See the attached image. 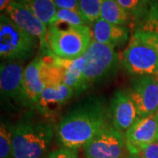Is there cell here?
Wrapping results in <instances>:
<instances>
[{
  "instance_id": "e0dca14e",
  "label": "cell",
  "mask_w": 158,
  "mask_h": 158,
  "mask_svg": "<svg viewBox=\"0 0 158 158\" xmlns=\"http://www.w3.org/2000/svg\"><path fill=\"white\" fill-rule=\"evenodd\" d=\"M100 18L108 23L126 27L129 22L130 14L117 0H102Z\"/></svg>"
},
{
  "instance_id": "83f0119b",
  "label": "cell",
  "mask_w": 158,
  "mask_h": 158,
  "mask_svg": "<svg viewBox=\"0 0 158 158\" xmlns=\"http://www.w3.org/2000/svg\"><path fill=\"white\" fill-rule=\"evenodd\" d=\"M13 1H15V0H0V10H1V12L3 13V11H6V8Z\"/></svg>"
},
{
  "instance_id": "9c48e42d",
  "label": "cell",
  "mask_w": 158,
  "mask_h": 158,
  "mask_svg": "<svg viewBox=\"0 0 158 158\" xmlns=\"http://www.w3.org/2000/svg\"><path fill=\"white\" fill-rule=\"evenodd\" d=\"M128 91L141 118L158 113V77H136Z\"/></svg>"
},
{
  "instance_id": "7c38bea8",
  "label": "cell",
  "mask_w": 158,
  "mask_h": 158,
  "mask_svg": "<svg viewBox=\"0 0 158 158\" xmlns=\"http://www.w3.org/2000/svg\"><path fill=\"white\" fill-rule=\"evenodd\" d=\"M47 60V52L41 53L24 69V87L32 106H34L40 95L48 85V62Z\"/></svg>"
},
{
  "instance_id": "d4e9b609",
  "label": "cell",
  "mask_w": 158,
  "mask_h": 158,
  "mask_svg": "<svg viewBox=\"0 0 158 158\" xmlns=\"http://www.w3.org/2000/svg\"><path fill=\"white\" fill-rule=\"evenodd\" d=\"M137 155L142 158H158V140L141 147Z\"/></svg>"
},
{
  "instance_id": "7402d4cb",
  "label": "cell",
  "mask_w": 158,
  "mask_h": 158,
  "mask_svg": "<svg viewBox=\"0 0 158 158\" xmlns=\"http://www.w3.org/2000/svg\"><path fill=\"white\" fill-rule=\"evenodd\" d=\"M0 157H12V127L1 122L0 128Z\"/></svg>"
},
{
  "instance_id": "603a6c76",
  "label": "cell",
  "mask_w": 158,
  "mask_h": 158,
  "mask_svg": "<svg viewBox=\"0 0 158 158\" xmlns=\"http://www.w3.org/2000/svg\"><path fill=\"white\" fill-rule=\"evenodd\" d=\"M146 17V23L139 29L147 32H158V0H151Z\"/></svg>"
},
{
  "instance_id": "484cf974",
  "label": "cell",
  "mask_w": 158,
  "mask_h": 158,
  "mask_svg": "<svg viewBox=\"0 0 158 158\" xmlns=\"http://www.w3.org/2000/svg\"><path fill=\"white\" fill-rule=\"evenodd\" d=\"M48 158H79L75 149L68 148H61L50 152L48 155Z\"/></svg>"
},
{
  "instance_id": "9a60e30c",
  "label": "cell",
  "mask_w": 158,
  "mask_h": 158,
  "mask_svg": "<svg viewBox=\"0 0 158 158\" xmlns=\"http://www.w3.org/2000/svg\"><path fill=\"white\" fill-rule=\"evenodd\" d=\"M52 63L56 71L57 77L60 83L72 88L75 93H80L85 90L83 85V69L85 65L84 57L67 60L59 58L54 55L52 57Z\"/></svg>"
},
{
  "instance_id": "cb8c5ba5",
  "label": "cell",
  "mask_w": 158,
  "mask_h": 158,
  "mask_svg": "<svg viewBox=\"0 0 158 158\" xmlns=\"http://www.w3.org/2000/svg\"><path fill=\"white\" fill-rule=\"evenodd\" d=\"M135 32L145 42L152 47L158 55V32H147L141 29H137Z\"/></svg>"
},
{
  "instance_id": "8fae6325",
  "label": "cell",
  "mask_w": 158,
  "mask_h": 158,
  "mask_svg": "<svg viewBox=\"0 0 158 158\" xmlns=\"http://www.w3.org/2000/svg\"><path fill=\"white\" fill-rule=\"evenodd\" d=\"M109 110L112 126L122 133L141 118L128 90H118L114 92Z\"/></svg>"
},
{
  "instance_id": "ffe728a7",
  "label": "cell",
  "mask_w": 158,
  "mask_h": 158,
  "mask_svg": "<svg viewBox=\"0 0 158 158\" xmlns=\"http://www.w3.org/2000/svg\"><path fill=\"white\" fill-rule=\"evenodd\" d=\"M102 0H78V11L90 25L100 19Z\"/></svg>"
},
{
  "instance_id": "7a4b0ae2",
  "label": "cell",
  "mask_w": 158,
  "mask_h": 158,
  "mask_svg": "<svg viewBox=\"0 0 158 158\" xmlns=\"http://www.w3.org/2000/svg\"><path fill=\"white\" fill-rule=\"evenodd\" d=\"M55 135L48 122H22L12 127V158H42Z\"/></svg>"
},
{
  "instance_id": "f546056e",
  "label": "cell",
  "mask_w": 158,
  "mask_h": 158,
  "mask_svg": "<svg viewBox=\"0 0 158 158\" xmlns=\"http://www.w3.org/2000/svg\"><path fill=\"white\" fill-rule=\"evenodd\" d=\"M156 115H157V121H158V113H156ZM157 140H158V134H157Z\"/></svg>"
},
{
  "instance_id": "277c9868",
  "label": "cell",
  "mask_w": 158,
  "mask_h": 158,
  "mask_svg": "<svg viewBox=\"0 0 158 158\" xmlns=\"http://www.w3.org/2000/svg\"><path fill=\"white\" fill-rule=\"evenodd\" d=\"M40 48L37 38L19 27L6 13L0 16V56L6 62H25Z\"/></svg>"
},
{
  "instance_id": "6da1fadb",
  "label": "cell",
  "mask_w": 158,
  "mask_h": 158,
  "mask_svg": "<svg viewBox=\"0 0 158 158\" xmlns=\"http://www.w3.org/2000/svg\"><path fill=\"white\" fill-rule=\"evenodd\" d=\"M110 110L101 98H86L75 106L61 119L56 138L63 148H84L102 130L111 126Z\"/></svg>"
},
{
  "instance_id": "5bb4252c",
  "label": "cell",
  "mask_w": 158,
  "mask_h": 158,
  "mask_svg": "<svg viewBox=\"0 0 158 158\" xmlns=\"http://www.w3.org/2000/svg\"><path fill=\"white\" fill-rule=\"evenodd\" d=\"M75 91L62 83L48 85L38 98L34 106L46 116L57 113L63 105L73 97Z\"/></svg>"
},
{
  "instance_id": "ac0fdd59",
  "label": "cell",
  "mask_w": 158,
  "mask_h": 158,
  "mask_svg": "<svg viewBox=\"0 0 158 158\" xmlns=\"http://www.w3.org/2000/svg\"><path fill=\"white\" fill-rule=\"evenodd\" d=\"M26 2L40 21L46 26H49L57 11L54 0H26Z\"/></svg>"
},
{
  "instance_id": "d6986e66",
  "label": "cell",
  "mask_w": 158,
  "mask_h": 158,
  "mask_svg": "<svg viewBox=\"0 0 158 158\" xmlns=\"http://www.w3.org/2000/svg\"><path fill=\"white\" fill-rule=\"evenodd\" d=\"M64 24L72 27L80 26H89L90 24L82 16L79 11L66 10V9H57L56 13L52 19L49 26L51 25H61Z\"/></svg>"
},
{
  "instance_id": "4316f807",
  "label": "cell",
  "mask_w": 158,
  "mask_h": 158,
  "mask_svg": "<svg viewBox=\"0 0 158 158\" xmlns=\"http://www.w3.org/2000/svg\"><path fill=\"white\" fill-rule=\"evenodd\" d=\"M57 9L78 11V0H54Z\"/></svg>"
},
{
  "instance_id": "2e32d148",
  "label": "cell",
  "mask_w": 158,
  "mask_h": 158,
  "mask_svg": "<svg viewBox=\"0 0 158 158\" xmlns=\"http://www.w3.org/2000/svg\"><path fill=\"white\" fill-rule=\"evenodd\" d=\"M91 30L95 41L113 48L124 45L129 39V30L127 27L108 23L102 18L91 25Z\"/></svg>"
},
{
  "instance_id": "30bf717a",
  "label": "cell",
  "mask_w": 158,
  "mask_h": 158,
  "mask_svg": "<svg viewBox=\"0 0 158 158\" xmlns=\"http://www.w3.org/2000/svg\"><path fill=\"white\" fill-rule=\"evenodd\" d=\"M24 69L20 62H2L0 67V89L2 98L14 100L26 106L30 105V102L24 87Z\"/></svg>"
},
{
  "instance_id": "8992f818",
  "label": "cell",
  "mask_w": 158,
  "mask_h": 158,
  "mask_svg": "<svg viewBox=\"0 0 158 158\" xmlns=\"http://www.w3.org/2000/svg\"><path fill=\"white\" fill-rule=\"evenodd\" d=\"M121 62L131 75L158 77V55L156 50L135 33L122 53Z\"/></svg>"
},
{
  "instance_id": "ba28073f",
  "label": "cell",
  "mask_w": 158,
  "mask_h": 158,
  "mask_svg": "<svg viewBox=\"0 0 158 158\" xmlns=\"http://www.w3.org/2000/svg\"><path fill=\"white\" fill-rule=\"evenodd\" d=\"M5 12L19 27L38 39L40 52L50 50L48 42L47 26L35 15L26 0L11 2Z\"/></svg>"
},
{
  "instance_id": "f1b7e54d",
  "label": "cell",
  "mask_w": 158,
  "mask_h": 158,
  "mask_svg": "<svg viewBox=\"0 0 158 158\" xmlns=\"http://www.w3.org/2000/svg\"><path fill=\"white\" fill-rule=\"evenodd\" d=\"M127 158H142L141 156H140L139 155H137V154H129L128 155V156Z\"/></svg>"
},
{
  "instance_id": "4fadbf2b",
  "label": "cell",
  "mask_w": 158,
  "mask_h": 158,
  "mask_svg": "<svg viewBox=\"0 0 158 158\" xmlns=\"http://www.w3.org/2000/svg\"><path fill=\"white\" fill-rule=\"evenodd\" d=\"M124 134L129 154H137L141 147L157 141V115L141 118Z\"/></svg>"
},
{
  "instance_id": "5b68a950",
  "label": "cell",
  "mask_w": 158,
  "mask_h": 158,
  "mask_svg": "<svg viewBox=\"0 0 158 158\" xmlns=\"http://www.w3.org/2000/svg\"><path fill=\"white\" fill-rule=\"evenodd\" d=\"M83 85L86 90L94 83L102 81L113 74L118 67L119 58L114 48L92 40L84 55Z\"/></svg>"
},
{
  "instance_id": "44dd1931",
  "label": "cell",
  "mask_w": 158,
  "mask_h": 158,
  "mask_svg": "<svg viewBox=\"0 0 158 158\" xmlns=\"http://www.w3.org/2000/svg\"><path fill=\"white\" fill-rule=\"evenodd\" d=\"M135 20L147 16L151 0H117Z\"/></svg>"
},
{
  "instance_id": "52a82bcc",
  "label": "cell",
  "mask_w": 158,
  "mask_h": 158,
  "mask_svg": "<svg viewBox=\"0 0 158 158\" xmlns=\"http://www.w3.org/2000/svg\"><path fill=\"white\" fill-rule=\"evenodd\" d=\"M84 148L85 158H127L125 134L109 126L97 135Z\"/></svg>"
},
{
  "instance_id": "3957f363",
  "label": "cell",
  "mask_w": 158,
  "mask_h": 158,
  "mask_svg": "<svg viewBox=\"0 0 158 158\" xmlns=\"http://www.w3.org/2000/svg\"><path fill=\"white\" fill-rule=\"evenodd\" d=\"M92 40V30L90 26H48V46L52 53L59 58L74 60L83 57Z\"/></svg>"
}]
</instances>
